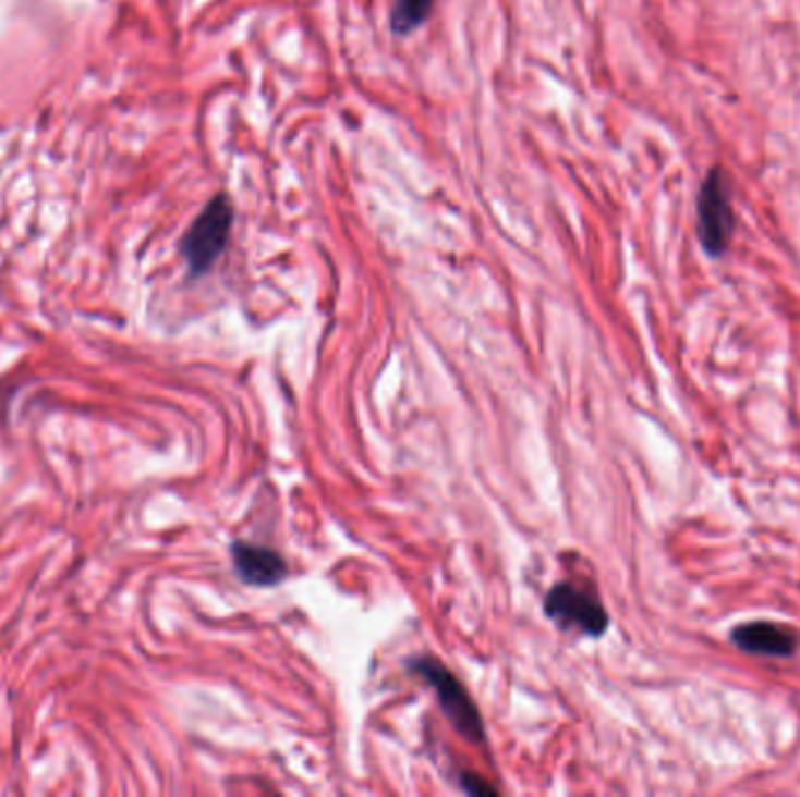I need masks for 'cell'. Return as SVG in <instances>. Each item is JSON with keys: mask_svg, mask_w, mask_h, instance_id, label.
Returning <instances> with one entry per match:
<instances>
[{"mask_svg": "<svg viewBox=\"0 0 800 797\" xmlns=\"http://www.w3.org/2000/svg\"><path fill=\"white\" fill-rule=\"evenodd\" d=\"M408 666L412 674L422 676L431 688H434L445 719L450 721V725L459 732V735L469 744H483L485 741L483 715H480L469 690L457 680L450 669L434 658H412Z\"/></svg>", "mask_w": 800, "mask_h": 797, "instance_id": "6da1fadb", "label": "cell"}, {"mask_svg": "<svg viewBox=\"0 0 800 797\" xmlns=\"http://www.w3.org/2000/svg\"><path fill=\"white\" fill-rule=\"evenodd\" d=\"M732 643L751 655L763 658H791L798 650V636L777 623H747L735 627L730 634Z\"/></svg>", "mask_w": 800, "mask_h": 797, "instance_id": "8992f818", "label": "cell"}, {"mask_svg": "<svg viewBox=\"0 0 800 797\" xmlns=\"http://www.w3.org/2000/svg\"><path fill=\"white\" fill-rule=\"evenodd\" d=\"M698 234L705 250L718 258L732 234V204L726 175L714 169L702 183L698 197Z\"/></svg>", "mask_w": 800, "mask_h": 797, "instance_id": "277c9868", "label": "cell"}, {"mask_svg": "<svg viewBox=\"0 0 800 797\" xmlns=\"http://www.w3.org/2000/svg\"><path fill=\"white\" fill-rule=\"evenodd\" d=\"M232 564L239 580L253 587H275L288 576V566L279 552L246 540H237L232 545Z\"/></svg>", "mask_w": 800, "mask_h": 797, "instance_id": "5b68a950", "label": "cell"}, {"mask_svg": "<svg viewBox=\"0 0 800 797\" xmlns=\"http://www.w3.org/2000/svg\"><path fill=\"white\" fill-rule=\"evenodd\" d=\"M434 8V0H396L391 12V26L396 34L405 36L410 30L420 28Z\"/></svg>", "mask_w": 800, "mask_h": 797, "instance_id": "52a82bcc", "label": "cell"}, {"mask_svg": "<svg viewBox=\"0 0 800 797\" xmlns=\"http://www.w3.org/2000/svg\"><path fill=\"white\" fill-rule=\"evenodd\" d=\"M232 220L234 213L230 199L226 195H218L206 204V209L192 222V228L183 238V258L192 274H206L220 258L230 242Z\"/></svg>", "mask_w": 800, "mask_h": 797, "instance_id": "7a4b0ae2", "label": "cell"}, {"mask_svg": "<svg viewBox=\"0 0 800 797\" xmlns=\"http://www.w3.org/2000/svg\"><path fill=\"white\" fill-rule=\"evenodd\" d=\"M461 784H463V788H466L469 793H475V795H496V788H494V786L485 784L483 778H480V776H473V774H469V772H463V774H461Z\"/></svg>", "mask_w": 800, "mask_h": 797, "instance_id": "ba28073f", "label": "cell"}, {"mask_svg": "<svg viewBox=\"0 0 800 797\" xmlns=\"http://www.w3.org/2000/svg\"><path fill=\"white\" fill-rule=\"evenodd\" d=\"M543 611L559 629H575L585 636H602L609 627L602 601L571 583L555 585L543 601Z\"/></svg>", "mask_w": 800, "mask_h": 797, "instance_id": "3957f363", "label": "cell"}]
</instances>
